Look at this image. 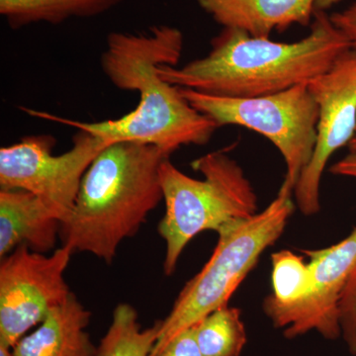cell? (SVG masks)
I'll use <instances>...</instances> for the list:
<instances>
[{
  "instance_id": "6da1fadb",
  "label": "cell",
  "mask_w": 356,
  "mask_h": 356,
  "mask_svg": "<svg viewBox=\"0 0 356 356\" xmlns=\"http://www.w3.org/2000/svg\"><path fill=\"white\" fill-rule=\"evenodd\" d=\"M184 50V35L168 25L147 33L113 32L107 38L100 65L115 88L139 95L137 107L120 118L81 122L21 107L33 118L86 131L105 142L142 143L172 154L180 147L203 146L216 132L217 124L185 99L180 88L159 76V67H177Z\"/></svg>"
},
{
  "instance_id": "7a4b0ae2",
  "label": "cell",
  "mask_w": 356,
  "mask_h": 356,
  "mask_svg": "<svg viewBox=\"0 0 356 356\" xmlns=\"http://www.w3.org/2000/svg\"><path fill=\"white\" fill-rule=\"evenodd\" d=\"M350 49V41L329 14L316 10L310 33L299 41L280 43L224 28L211 41L205 57L184 67L163 65L158 72L177 88L226 97H257L310 83Z\"/></svg>"
},
{
  "instance_id": "3957f363",
  "label": "cell",
  "mask_w": 356,
  "mask_h": 356,
  "mask_svg": "<svg viewBox=\"0 0 356 356\" xmlns=\"http://www.w3.org/2000/svg\"><path fill=\"white\" fill-rule=\"evenodd\" d=\"M172 154L142 143L115 142L95 159L81 181L63 245L111 264L163 200L161 168Z\"/></svg>"
},
{
  "instance_id": "277c9868",
  "label": "cell",
  "mask_w": 356,
  "mask_h": 356,
  "mask_svg": "<svg viewBox=\"0 0 356 356\" xmlns=\"http://www.w3.org/2000/svg\"><path fill=\"white\" fill-rule=\"evenodd\" d=\"M228 152H212L192 163V168L202 173V179L185 175L170 159L161 165L165 214L159 233L166 245L165 275L175 273L184 248L199 234L218 233L259 213L254 187Z\"/></svg>"
},
{
  "instance_id": "5b68a950",
  "label": "cell",
  "mask_w": 356,
  "mask_h": 356,
  "mask_svg": "<svg viewBox=\"0 0 356 356\" xmlns=\"http://www.w3.org/2000/svg\"><path fill=\"white\" fill-rule=\"evenodd\" d=\"M293 194L281 186L266 209L218 232L217 245L209 261L185 284L168 317L161 320L158 341L151 355L161 350L178 332L193 327L212 312L229 306V299L264 250L286 228L294 212Z\"/></svg>"
},
{
  "instance_id": "8992f818",
  "label": "cell",
  "mask_w": 356,
  "mask_h": 356,
  "mask_svg": "<svg viewBox=\"0 0 356 356\" xmlns=\"http://www.w3.org/2000/svg\"><path fill=\"white\" fill-rule=\"evenodd\" d=\"M180 88L192 106L222 126H241L261 134L276 147L286 165L281 186L294 193L317 144L318 107L308 83L274 95L226 97Z\"/></svg>"
},
{
  "instance_id": "52a82bcc",
  "label": "cell",
  "mask_w": 356,
  "mask_h": 356,
  "mask_svg": "<svg viewBox=\"0 0 356 356\" xmlns=\"http://www.w3.org/2000/svg\"><path fill=\"white\" fill-rule=\"evenodd\" d=\"M109 144L93 134L77 130L69 151L54 154V137L27 136L0 149V188L34 194L62 227L72 217L86 170Z\"/></svg>"
},
{
  "instance_id": "ba28073f",
  "label": "cell",
  "mask_w": 356,
  "mask_h": 356,
  "mask_svg": "<svg viewBox=\"0 0 356 356\" xmlns=\"http://www.w3.org/2000/svg\"><path fill=\"white\" fill-rule=\"evenodd\" d=\"M74 250L67 245L51 254L20 245L0 262V344L13 348L72 292L65 273Z\"/></svg>"
},
{
  "instance_id": "9c48e42d",
  "label": "cell",
  "mask_w": 356,
  "mask_h": 356,
  "mask_svg": "<svg viewBox=\"0 0 356 356\" xmlns=\"http://www.w3.org/2000/svg\"><path fill=\"white\" fill-rule=\"evenodd\" d=\"M308 86L318 107L317 144L293 195L300 212L313 216L321 209V182L330 159L356 133V51H344Z\"/></svg>"
},
{
  "instance_id": "30bf717a",
  "label": "cell",
  "mask_w": 356,
  "mask_h": 356,
  "mask_svg": "<svg viewBox=\"0 0 356 356\" xmlns=\"http://www.w3.org/2000/svg\"><path fill=\"white\" fill-rule=\"evenodd\" d=\"M305 254L310 257V291L295 305L267 317L287 339L315 331L334 341L341 337L339 300L356 266V227L336 245Z\"/></svg>"
},
{
  "instance_id": "8fae6325",
  "label": "cell",
  "mask_w": 356,
  "mask_h": 356,
  "mask_svg": "<svg viewBox=\"0 0 356 356\" xmlns=\"http://www.w3.org/2000/svg\"><path fill=\"white\" fill-rule=\"evenodd\" d=\"M317 0H197L199 6L222 28L269 38L295 24L313 21Z\"/></svg>"
},
{
  "instance_id": "7c38bea8",
  "label": "cell",
  "mask_w": 356,
  "mask_h": 356,
  "mask_svg": "<svg viewBox=\"0 0 356 356\" xmlns=\"http://www.w3.org/2000/svg\"><path fill=\"white\" fill-rule=\"evenodd\" d=\"M60 222L36 195L21 189L0 188V257L20 245L33 252L55 250Z\"/></svg>"
},
{
  "instance_id": "4fadbf2b",
  "label": "cell",
  "mask_w": 356,
  "mask_h": 356,
  "mask_svg": "<svg viewBox=\"0 0 356 356\" xmlns=\"http://www.w3.org/2000/svg\"><path fill=\"white\" fill-rule=\"evenodd\" d=\"M90 318V312L72 293L13 346V356H96L97 346L86 332Z\"/></svg>"
},
{
  "instance_id": "5bb4252c",
  "label": "cell",
  "mask_w": 356,
  "mask_h": 356,
  "mask_svg": "<svg viewBox=\"0 0 356 356\" xmlns=\"http://www.w3.org/2000/svg\"><path fill=\"white\" fill-rule=\"evenodd\" d=\"M123 0H0V14L13 29L72 18H88L109 11Z\"/></svg>"
},
{
  "instance_id": "9a60e30c",
  "label": "cell",
  "mask_w": 356,
  "mask_h": 356,
  "mask_svg": "<svg viewBox=\"0 0 356 356\" xmlns=\"http://www.w3.org/2000/svg\"><path fill=\"white\" fill-rule=\"evenodd\" d=\"M161 321L143 329L139 315L130 304L115 307L108 331L97 346L96 356H149L158 341Z\"/></svg>"
},
{
  "instance_id": "2e32d148",
  "label": "cell",
  "mask_w": 356,
  "mask_h": 356,
  "mask_svg": "<svg viewBox=\"0 0 356 356\" xmlns=\"http://www.w3.org/2000/svg\"><path fill=\"white\" fill-rule=\"evenodd\" d=\"M203 356H241L247 343V332L241 311L222 307L193 325Z\"/></svg>"
},
{
  "instance_id": "e0dca14e",
  "label": "cell",
  "mask_w": 356,
  "mask_h": 356,
  "mask_svg": "<svg viewBox=\"0 0 356 356\" xmlns=\"http://www.w3.org/2000/svg\"><path fill=\"white\" fill-rule=\"evenodd\" d=\"M273 294L264 303L266 316L289 308L305 298L311 288V271L303 257L280 250L271 255Z\"/></svg>"
},
{
  "instance_id": "ac0fdd59",
  "label": "cell",
  "mask_w": 356,
  "mask_h": 356,
  "mask_svg": "<svg viewBox=\"0 0 356 356\" xmlns=\"http://www.w3.org/2000/svg\"><path fill=\"white\" fill-rule=\"evenodd\" d=\"M341 337L353 355H356V266L346 283L339 305Z\"/></svg>"
},
{
  "instance_id": "d6986e66",
  "label": "cell",
  "mask_w": 356,
  "mask_h": 356,
  "mask_svg": "<svg viewBox=\"0 0 356 356\" xmlns=\"http://www.w3.org/2000/svg\"><path fill=\"white\" fill-rule=\"evenodd\" d=\"M149 356H203L196 341L193 327H187L173 337L161 350Z\"/></svg>"
},
{
  "instance_id": "ffe728a7",
  "label": "cell",
  "mask_w": 356,
  "mask_h": 356,
  "mask_svg": "<svg viewBox=\"0 0 356 356\" xmlns=\"http://www.w3.org/2000/svg\"><path fill=\"white\" fill-rule=\"evenodd\" d=\"M332 23L348 39L351 49L356 51V3L330 15Z\"/></svg>"
},
{
  "instance_id": "44dd1931",
  "label": "cell",
  "mask_w": 356,
  "mask_h": 356,
  "mask_svg": "<svg viewBox=\"0 0 356 356\" xmlns=\"http://www.w3.org/2000/svg\"><path fill=\"white\" fill-rule=\"evenodd\" d=\"M330 172L339 177L356 178V151H350L341 161L334 163Z\"/></svg>"
},
{
  "instance_id": "7402d4cb",
  "label": "cell",
  "mask_w": 356,
  "mask_h": 356,
  "mask_svg": "<svg viewBox=\"0 0 356 356\" xmlns=\"http://www.w3.org/2000/svg\"><path fill=\"white\" fill-rule=\"evenodd\" d=\"M343 0H317L316 1V10L327 11V9L332 8V6L339 3Z\"/></svg>"
},
{
  "instance_id": "603a6c76",
  "label": "cell",
  "mask_w": 356,
  "mask_h": 356,
  "mask_svg": "<svg viewBox=\"0 0 356 356\" xmlns=\"http://www.w3.org/2000/svg\"><path fill=\"white\" fill-rule=\"evenodd\" d=\"M0 356H13V348L0 344Z\"/></svg>"
},
{
  "instance_id": "cb8c5ba5",
  "label": "cell",
  "mask_w": 356,
  "mask_h": 356,
  "mask_svg": "<svg viewBox=\"0 0 356 356\" xmlns=\"http://www.w3.org/2000/svg\"><path fill=\"white\" fill-rule=\"evenodd\" d=\"M348 147H350V151H356V133L353 139L351 140L350 144H348Z\"/></svg>"
},
{
  "instance_id": "d4e9b609",
  "label": "cell",
  "mask_w": 356,
  "mask_h": 356,
  "mask_svg": "<svg viewBox=\"0 0 356 356\" xmlns=\"http://www.w3.org/2000/svg\"><path fill=\"white\" fill-rule=\"evenodd\" d=\"M355 356H356V355H355Z\"/></svg>"
}]
</instances>
